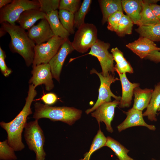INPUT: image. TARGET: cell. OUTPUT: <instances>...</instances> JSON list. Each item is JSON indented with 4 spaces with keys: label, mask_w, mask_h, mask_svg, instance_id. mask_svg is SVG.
I'll return each mask as SVG.
<instances>
[{
    "label": "cell",
    "mask_w": 160,
    "mask_h": 160,
    "mask_svg": "<svg viewBox=\"0 0 160 160\" xmlns=\"http://www.w3.org/2000/svg\"><path fill=\"white\" fill-rule=\"evenodd\" d=\"M1 29L9 35V47L13 52L17 53L24 59L26 65L32 64L34 56V42L29 37L25 30L19 25L7 22L2 23Z\"/></svg>",
    "instance_id": "2"
},
{
    "label": "cell",
    "mask_w": 160,
    "mask_h": 160,
    "mask_svg": "<svg viewBox=\"0 0 160 160\" xmlns=\"http://www.w3.org/2000/svg\"><path fill=\"white\" fill-rule=\"evenodd\" d=\"M156 63H160V51L154 50L150 53L145 58Z\"/></svg>",
    "instance_id": "37"
},
{
    "label": "cell",
    "mask_w": 160,
    "mask_h": 160,
    "mask_svg": "<svg viewBox=\"0 0 160 160\" xmlns=\"http://www.w3.org/2000/svg\"><path fill=\"white\" fill-rule=\"evenodd\" d=\"M119 74L121 83L122 94L120 103L119 105L121 108L129 107L132 104L134 89L140 86L138 83H132L127 78L126 73Z\"/></svg>",
    "instance_id": "16"
},
{
    "label": "cell",
    "mask_w": 160,
    "mask_h": 160,
    "mask_svg": "<svg viewBox=\"0 0 160 160\" xmlns=\"http://www.w3.org/2000/svg\"><path fill=\"white\" fill-rule=\"evenodd\" d=\"M0 69L3 75L7 77L12 73V71L8 68L6 64L5 59L0 57Z\"/></svg>",
    "instance_id": "36"
},
{
    "label": "cell",
    "mask_w": 160,
    "mask_h": 160,
    "mask_svg": "<svg viewBox=\"0 0 160 160\" xmlns=\"http://www.w3.org/2000/svg\"><path fill=\"white\" fill-rule=\"evenodd\" d=\"M38 0H13L12 2L0 9V23L7 22L15 24L20 15L31 9H39Z\"/></svg>",
    "instance_id": "5"
},
{
    "label": "cell",
    "mask_w": 160,
    "mask_h": 160,
    "mask_svg": "<svg viewBox=\"0 0 160 160\" xmlns=\"http://www.w3.org/2000/svg\"><path fill=\"white\" fill-rule=\"evenodd\" d=\"M25 129L24 138L29 149L35 152L36 160H44L46 156L44 149L45 137L38 120L27 123Z\"/></svg>",
    "instance_id": "4"
},
{
    "label": "cell",
    "mask_w": 160,
    "mask_h": 160,
    "mask_svg": "<svg viewBox=\"0 0 160 160\" xmlns=\"http://www.w3.org/2000/svg\"><path fill=\"white\" fill-rule=\"evenodd\" d=\"M116 160H119V159H116Z\"/></svg>",
    "instance_id": "43"
},
{
    "label": "cell",
    "mask_w": 160,
    "mask_h": 160,
    "mask_svg": "<svg viewBox=\"0 0 160 160\" xmlns=\"http://www.w3.org/2000/svg\"><path fill=\"white\" fill-rule=\"evenodd\" d=\"M15 151L9 146L7 140L0 142V159L3 160H15L17 159Z\"/></svg>",
    "instance_id": "31"
},
{
    "label": "cell",
    "mask_w": 160,
    "mask_h": 160,
    "mask_svg": "<svg viewBox=\"0 0 160 160\" xmlns=\"http://www.w3.org/2000/svg\"><path fill=\"white\" fill-rule=\"evenodd\" d=\"M149 6L155 16L160 21V5L153 3L149 4Z\"/></svg>",
    "instance_id": "38"
},
{
    "label": "cell",
    "mask_w": 160,
    "mask_h": 160,
    "mask_svg": "<svg viewBox=\"0 0 160 160\" xmlns=\"http://www.w3.org/2000/svg\"><path fill=\"white\" fill-rule=\"evenodd\" d=\"M40 10L46 14L59 9L60 0H38Z\"/></svg>",
    "instance_id": "32"
},
{
    "label": "cell",
    "mask_w": 160,
    "mask_h": 160,
    "mask_svg": "<svg viewBox=\"0 0 160 160\" xmlns=\"http://www.w3.org/2000/svg\"><path fill=\"white\" fill-rule=\"evenodd\" d=\"M153 89H141L139 87L134 91V102L132 108L143 111L147 108L150 102Z\"/></svg>",
    "instance_id": "19"
},
{
    "label": "cell",
    "mask_w": 160,
    "mask_h": 160,
    "mask_svg": "<svg viewBox=\"0 0 160 160\" xmlns=\"http://www.w3.org/2000/svg\"><path fill=\"white\" fill-rule=\"evenodd\" d=\"M111 52L114 60L116 63L115 68L117 73H133V69L130 63L124 57L123 53L121 50L116 47L112 48Z\"/></svg>",
    "instance_id": "23"
},
{
    "label": "cell",
    "mask_w": 160,
    "mask_h": 160,
    "mask_svg": "<svg viewBox=\"0 0 160 160\" xmlns=\"http://www.w3.org/2000/svg\"><path fill=\"white\" fill-rule=\"evenodd\" d=\"M46 15L39 9H29L24 12L17 22L23 29L28 30L38 20L45 19Z\"/></svg>",
    "instance_id": "17"
},
{
    "label": "cell",
    "mask_w": 160,
    "mask_h": 160,
    "mask_svg": "<svg viewBox=\"0 0 160 160\" xmlns=\"http://www.w3.org/2000/svg\"><path fill=\"white\" fill-rule=\"evenodd\" d=\"M90 73H95L99 77L100 82L99 89L98 97L97 101L93 106L91 108L87 109L85 111L87 114H88L94 111L99 105L105 102L111 101V97L120 101L121 97L114 95L110 89L111 84L119 79L114 77V74H111L107 76H103L101 73L98 72L95 69L93 68L90 71Z\"/></svg>",
    "instance_id": "9"
},
{
    "label": "cell",
    "mask_w": 160,
    "mask_h": 160,
    "mask_svg": "<svg viewBox=\"0 0 160 160\" xmlns=\"http://www.w3.org/2000/svg\"><path fill=\"white\" fill-rule=\"evenodd\" d=\"M141 17L137 25L139 26L151 25L160 21L153 13L148 0H143Z\"/></svg>",
    "instance_id": "26"
},
{
    "label": "cell",
    "mask_w": 160,
    "mask_h": 160,
    "mask_svg": "<svg viewBox=\"0 0 160 160\" xmlns=\"http://www.w3.org/2000/svg\"><path fill=\"white\" fill-rule=\"evenodd\" d=\"M107 139L105 146L111 148L119 160H135L128 155L129 150L119 142L109 136Z\"/></svg>",
    "instance_id": "25"
},
{
    "label": "cell",
    "mask_w": 160,
    "mask_h": 160,
    "mask_svg": "<svg viewBox=\"0 0 160 160\" xmlns=\"http://www.w3.org/2000/svg\"><path fill=\"white\" fill-rule=\"evenodd\" d=\"M28 30L29 37L36 45L47 42L54 36L45 19H41L37 25H33Z\"/></svg>",
    "instance_id": "13"
},
{
    "label": "cell",
    "mask_w": 160,
    "mask_h": 160,
    "mask_svg": "<svg viewBox=\"0 0 160 160\" xmlns=\"http://www.w3.org/2000/svg\"><path fill=\"white\" fill-rule=\"evenodd\" d=\"M98 1L102 13L101 22L103 25L107 22L108 17L113 13L123 11L121 0H100Z\"/></svg>",
    "instance_id": "22"
},
{
    "label": "cell",
    "mask_w": 160,
    "mask_h": 160,
    "mask_svg": "<svg viewBox=\"0 0 160 160\" xmlns=\"http://www.w3.org/2000/svg\"><path fill=\"white\" fill-rule=\"evenodd\" d=\"M151 160H156V159H153V158H152L151 159Z\"/></svg>",
    "instance_id": "42"
},
{
    "label": "cell",
    "mask_w": 160,
    "mask_h": 160,
    "mask_svg": "<svg viewBox=\"0 0 160 160\" xmlns=\"http://www.w3.org/2000/svg\"><path fill=\"white\" fill-rule=\"evenodd\" d=\"M45 18L48 22L54 36L66 39L70 34L63 27L58 17L57 10L51 11L46 14Z\"/></svg>",
    "instance_id": "20"
},
{
    "label": "cell",
    "mask_w": 160,
    "mask_h": 160,
    "mask_svg": "<svg viewBox=\"0 0 160 160\" xmlns=\"http://www.w3.org/2000/svg\"><path fill=\"white\" fill-rule=\"evenodd\" d=\"M80 0H60L59 9H64L75 14L81 6Z\"/></svg>",
    "instance_id": "33"
},
{
    "label": "cell",
    "mask_w": 160,
    "mask_h": 160,
    "mask_svg": "<svg viewBox=\"0 0 160 160\" xmlns=\"http://www.w3.org/2000/svg\"><path fill=\"white\" fill-rule=\"evenodd\" d=\"M31 73L32 76L29 81L30 84H33L36 87L44 84L46 90L48 91L53 89V77L49 63L42 64L33 68Z\"/></svg>",
    "instance_id": "10"
},
{
    "label": "cell",
    "mask_w": 160,
    "mask_h": 160,
    "mask_svg": "<svg viewBox=\"0 0 160 160\" xmlns=\"http://www.w3.org/2000/svg\"><path fill=\"white\" fill-rule=\"evenodd\" d=\"M160 106V82L156 84L149 103L145 111L143 113V116H147L151 121H157V115Z\"/></svg>",
    "instance_id": "21"
},
{
    "label": "cell",
    "mask_w": 160,
    "mask_h": 160,
    "mask_svg": "<svg viewBox=\"0 0 160 160\" xmlns=\"http://www.w3.org/2000/svg\"><path fill=\"white\" fill-rule=\"evenodd\" d=\"M74 50L69 38L66 39L57 53L49 63L53 77L60 82V76L64 62L67 56Z\"/></svg>",
    "instance_id": "12"
},
{
    "label": "cell",
    "mask_w": 160,
    "mask_h": 160,
    "mask_svg": "<svg viewBox=\"0 0 160 160\" xmlns=\"http://www.w3.org/2000/svg\"><path fill=\"white\" fill-rule=\"evenodd\" d=\"M91 0H84L80 8L74 14V27L78 29L84 25L86 15L89 10Z\"/></svg>",
    "instance_id": "28"
},
{
    "label": "cell",
    "mask_w": 160,
    "mask_h": 160,
    "mask_svg": "<svg viewBox=\"0 0 160 160\" xmlns=\"http://www.w3.org/2000/svg\"><path fill=\"white\" fill-rule=\"evenodd\" d=\"M36 88L33 84H29L25 105L13 120L8 123L2 121L0 123L1 126L7 133L8 144L15 151H21L25 148L22 140V134L27 123L28 116L32 113L31 107L37 95Z\"/></svg>",
    "instance_id": "1"
},
{
    "label": "cell",
    "mask_w": 160,
    "mask_h": 160,
    "mask_svg": "<svg viewBox=\"0 0 160 160\" xmlns=\"http://www.w3.org/2000/svg\"><path fill=\"white\" fill-rule=\"evenodd\" d=\"M127 116L125 120L119 125L117 128L120 132L130 127L141 126L145 127L149 129L155 131L156 128L153 125L147 124L143 118L142 111L137 110L131 108L127 111H123Z\"/></svg>",
    "instance_id": "14"
},
{
    "label": "cell",
    "mask_w": 160,
    "mask_h": 160,
    "mask_svg": "<svg viewBox=\"0 0 160 160\" xmlns=\"http://www.w3.org/2000/svg\"><path fill=\"white\" fill-rule=\"evenodd\" d=\"M12 0H0V8L1 9L12 2Z\"/></svg>",
    "instance_id": "39"
},
{
    "label": "cell",
    "mask_w": 160,
    "mask_h": 160,
    "mask_svg": "<svg viewBox=\"0 0 160 160\" xmlns=\"http://www.w3.org/2000/svg\"><path fill=\"white\" fill-rule=\"evenodd\" d=\"M124 15L123 12L118 11L111 15L108 17L107 22L108 29L116 32L120 20Z\"/></svg>",
    "instance_id": "34"
},
{
    "label": "cell",
    "mask_w": 160,
    "mask_h": 160,
    "mask_svg": "<svg viewBox=\"0 0 160 160\" xmlns=\"http://www.w3.org/2000/svg\"><path fill=\"white\" fill-rule=\"evenodd\" d=\"M97 30L92 23H85L76 32L72 42L74 50L81 53L87 52L97 39Z\"/></svg>",
    "instance_id": "7"
},
{
    "label": "cell",
    "mask_w": 160,
    "mask_h": 160,
    "mask_svg": "<svg viewBox=\"0 0 160 160\" xmlns=\"http://www.w3.org/2000/svg\"><path fill=\"white\" fill-rule=\"evenodd\" d=\"M158 111H159V113H160V106H159V108H158Z\"/></svg>",
    "instance_id": "41"
},
{
    "label": "cell",
    "mask_w": 160,
    "mask_h": 160,
    "mask_svg": "<svg viewBox=\"0 0 160 160\" xmlns=\"http://www.w3.org/2000/svg\"><path fill=\"white\" fill-rule=\"evenodd\" d=\"M135 31L140 36L146 37L153 42L160 41V21L151 25L139 26Z\"/></svg>",
    "instance_id": "24"
},
{
    "label": "cell",
    "mask_w": 160,
    "mask_h": 160,
    "mask_svg": "<svg viewBox=\"0 0 160 160\" xmlns=\"http://www.w3.org/2000/svg\"><path fill=\"white\" fill-rule=\"evenodd\" d=\"M66 39L54 36L46 43L36 45L32 68L42 64L49 63Z\"/></svg>",
    "instance_id": "6"
},
{
    "label": "cell",
    "mask_w": 160,
    "mask_h": 160,
    "mask_svg": "<svg viewBox=\"0 0 160 160\" xmlns=\"http://www.w3.org/2000/svg\"><path fill=\"white\" fill-rule=\"evenodd\" d=\"M119 103L120 101L116 100L104 103L91 113V116L96 119L99 124L101 122H104L106 130L110 133L113 131L111 123L114 117L115 108Z\"/></svg>",
    "instance_id": "11"
},
{
    "label": "cell",
    "mask_w": 160,
    "mask_h": 160,
    "mask_svg": "<svg viewBox=\"0 0 160 160\" xmlns=\"http://www.w3.org/2000/svg\"><path fill=\"white\" fill-rule=\"evenodd\" d=\"M6 55L2 49L1 46L0 47V57L5 59Z\"/></svg>",
    "instance_id": "40"
},
{
    "label": "cell",
    "mask_w": 160,
    "mask_h": 160,
    "mask_svg": "<svg viewBox=\"0 0 160 160\" xmlns=\"http://www.w3.org/2000/svg\"><path fill=\"white\" fill-rule=\"evenodd\" d=\"M106 137L100 128L94 137L89 150L84 154V158L80 160H89L91 155L96 150L105 146L107 141Z\"/></svg>",
    "instance_id": "27"
},
{
    "label": "cell",
    "mask_w": 160,
    "mask_h": 160,
    "mask_svg": "<svg viewBox=\"0 0 160 160\" xmlns=\"http://www.w3.org/2000/svg\"><path fill=\"white\" fill-rule=\"evenodd\" d=\"M33 118L35 120L45 118L53 121H60L72 125L81 115L82 111L73 107L50 106L40 102L34 104Z\"/></svg>",
    "instance_id": "3"
},
{
    "label": "cell",
    "mask_w": 160,
    "mask_h": 160,
    "mask_svg": "<svg viewBox=\"0 0 160 160\" xmlns=\"http://www.w3.org/2000/svg\"><path fill=\"white\" fill-rule=\"evenodd\" d=\"M58 98L56 94L52 93L44 94L41 98L38 99L42 100L46 105H51L55 103Z\"/></svg>",
    "instance_id": "35"
},
{
    "label": "cell",
    "mask_w": 160,
    "mask_h": 160,
    "mask_svg": "<svg viewBox=\"0 0 160 160\" xmlns=\"http://www.w3.org/2000/svg\"><path fill=\"white\" fill-rule=\"evenodd\" d=\"M134 24V23L130 18L124 14L120 20L117 30L116 33L120 37L131 34Z\"/></svg>",
    "instance_id": "30"
},
{
    "label": "cell",
    "mask_w": 160,
    "mask_h": 160,
    "mask_svg": "<svg viewBox=\"0 0 160 160\" xmlns=\"http://www.w3.org/2000/svg\"><path fill=\"white\" fill-rule=\"evenodd\" d=\"M110 44L98 39L91 47L88 54L97 57L102 68V75L106 76L116 71L114 65V59L112 54L108 51Z\"/></svg>",
    "instance_id": "8"
},
{
    "label": "cell",
    "mask_w": 160,
    "mask_h": 160,
    "mask_svg": "<svg viewBox=\"0 0 160 160\" xmlns=\"http://www.w3.org/2000/svg\"><path fill=\"white\" fill-rule=\"evenodd\" d=\"M126 47L142 59L145 58L152 51H160V47H157L154 42L142 36L133 42L127 44Z\"/></svg>",
    "instance_id": "15"
},
{
    "label": "cell",
    "mask_w": 160,
    "mask_h": 160,
    "mask_svg": "<svg viewBox=\"0 0 160 160\" xmlns=\"http://www.w3.org/2000/svg\"><path fill=\"white\" fill-rule=\"evenodd\" d=\"M123 11L132 20L134 24L138 25L141 19L143 0H121Z\"/></svg>",
    "instance_id": "18"
},
{
    "label": "cell",
    "mask_w": 160,
    "mask_h": 160,
    "mask_svg": "<svg viewBox=\"0 0 160 160\" xmlns=\"http://www.w3.org/2000/svg\"><path fill=\"white\" fill-rule=\"evenodd\" d=\"M58 17L63 27L70 34H73L74 14L64 9H59Z\"/></svg>",
    "instance_id": "29"
}]
</instances>
